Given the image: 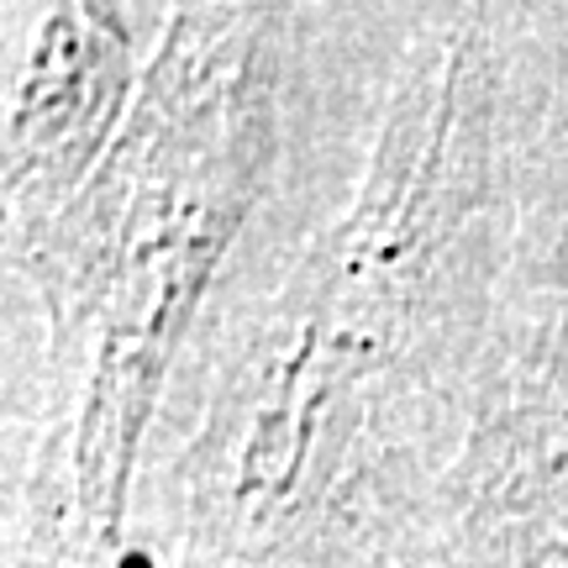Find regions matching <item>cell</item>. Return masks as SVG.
Returning <instances> with one entry per match:
<instances>
[{
    "instance_id": "6da1fadb",
    "label": "cell",
    "mask_w": 568,
    "mask_h": 568,
    "mask_svg": "<svg viewBox=\"0 0 568 568\" xmlns=\"http://www.w3.org/2000/svg\"><path fill=\"white\" fill-rule=\"evenodd\" d=\"M253 69L211 27H180L148 80L138 122L95 190L32 247V280L74 364V432L48 453L42 527L53 564L95 568L116 542L122 464L159 364L243 211Z\"/></svg>"
},
{
    "instance_id": "7a4b0ae2",
    "label": "cell",
    "mask_w": 568,
    "mask_h": 568,
    "mask_svg": "<svg viewBox=\"0 0 568 568\" xmlns=\"http://www.w3.org/2000/svg\"><path fill=\"white\" fill-rule=\"evenodd\" d=\"M126 95V27L111 11L0 17V258L27 264L74 184L101 174Z\"/></svg>"
},
{
    "instance_id": "3957f363",
    "label": "cell",
    "mask_w": 568,
    "mask_h": 568,
    "mask_svg": "<svg viewBox=\"0 0 568 568\" xmlns=\"http://www.w3.org/2000/svg\"><path fill=\"white\" fill-rule=\"evenodd\" d=\"M531 358L516 406L489 437L479 527L500 531L510 568H568V311Z\"/></svg>"
}]
</instances>
